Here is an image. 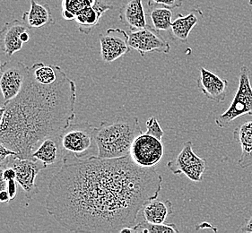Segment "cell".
I'll use <instances>...</instances> for the list:
<instances>
[{
	"instance_id": "9a60e30c",
	"label": "cell",
	"mask_w": 252,
	"mask_h": 233,
	"mask_svg": "<svg viewBox=\"0 0 252 233\" xmlns=\"http://www.w3.org/2000/svg\"><path fill=\"white\" fill-rule=\"evenodd\" d=\"M32 159L41 162L46 168L63 162L60 136L45 138L34 150Z\"/></svg>"
},
{
	"instance_id": "5b68a950",
	"label": "cell",
	"mask_w": 252,
	"mask_h": 233,
	"mask_svg": "<svg viewBox=\"0 0 252 233\" xmlns=\"http://www.w3.org/2000/svg\"><path fill=\"white\" fill-rule=\"evenodd\" d=\"M251 71L246 66H242L240 71V80L237 92L233 101L225 112L216 118V124L220 128H225L240 116H252V86Z\"/></svg>"
},
{
	"instance_id": "603a6c76",
	"label": "cell",
	"mask_w": 252,
	"mask_h": 233,
	"mask_svg": "<svg viewBox=\"0 0 252 233\" xmlns=\"http://www.w3.org/2000/svg\"><path fill=\"white\" fill-rule=\"evenodd\" d=\"M97 2L98 0H62V16L65 20H75L81 11Z\"/></svg>"
},
{
	"instance_id": "484cf974",
	"label": "cell",
	"mask_w": 252,
	"mask_h": 233,
	"mask_svg": "<svg viewBox=\"0 0 252 233\" xmlns=\"http://www.w3.org/2000/svg\"><path fill=\"white\" fill-rule=\"evenodd\" d=\"M182 0H148V5H164L169 8H179L182 5Z\"/></svg>"
},
{
	"instance_id": "1f68e13d",
	"label": "cell",
	"mask_w": 252,
	"mask_h": 233,
	"mask_svg": "<svg viewBox=\"0 0 252 233\" xmlns=\"http://www.w3.org/2000/svg\"><path fill=\"white\" fill-rule=\"evenodd\" d=\"M7 181L4 178V167L0 165V192L6 189Z\"/></svg>"
},
{
	"instance_id": "836d02e7",
	"label": "cell",
	"mask_w": 252,
	"mask_h": 233,
	"mask_svg": "<svg viewBox=\"0 0 252 233\" xmlns=\"http://www.w3.org/2000/svg\"><path fill=\"white\" fill-rule=\"evenodd\" d=\"M5 107H0V125L2 124L4 116H5Z\"/></svg>"
},
{
	"instance_id": "7402d4cb",
	"label": "cell",
	"mask_w": 252,
	"mask_h": 233,
	"mask_svg": "<svg viewBox=\"0 0 252 233\" xmlns=\"http://www.w3.org/2000/svg\"><path fill=\"white\" fill-rule=\"evenodd\" d=\"M149 16L152 26L158 30H169L172 26V9L164 5H156L150 6Z\"/></svg>"
},
{
	"instance_id": "2e32d148",
	"label": "cell",
	"mask_w": 252,
	"mask_h": 233,
	"mask_svg": "<svg viewBox=\"0 0 252 233\" xmlns=\"http://www.w3.org/2000/svg\"><path fill=\"white\" fill-rule=\"evenodd\" d=\"M119 17L129 30H140L147 26L143 0H129L120 9Z\"/></svg>"
},
{
	"instance_id": "e575fe53",
	"label": "cell",
	"mask_w": 252,
	"mask_h": 233,
	"mask_svg": "<svg viewBox=\"0 0 252 233\" xmlns=\"http://www.w3.org/2000/svg\"><path fill=\"white\" fill-rule=\"evenodd\" d=\"M249 3H250V5L252 6V0H250V2H249Z\"/></svg>"
},
{
	"instance_id": "ac0fdd59",
	"label": "cell",
	"mask_w": 252,
	"mask_h": 233,
	"mask_svg": "<svg viewBox=\"0 0 252 233\" xmlns=\"http://www.w3.org/2000/svg\"><path fill=\"white\" fill-rule=\"evenodd\" d=\"M233 138L242 148V154L238 164L242 169H247L252 165V121L242 123L235 128Z\"/></svg>"
},
{
	"instance_id": "cb8c5ba5",
	"label": "cell",
	"mask_w": 252,
	"mask_h": 233,
	"mask_svg": "<svg viewBox=\"0 0 252 233\" xmlns=\"http://www.w3.org/2000/svg\"><path fill=\"white\" fill-rule=\"evenodd\" d=\"M135 233H179L176 225L173 223H152L146 220L135 224Z\"/></svg>"
},
{
	"instance_id": "44dd1931",
	"label": "cell",
	"mask_w": 252,
	"mask_h": 233,
	"mask_svg": "<svg viewBox=\"0 0 252 233\" xmlns=\"http://www.w3.org/2000/svg\"><path fill=\"white\" fill-rule=\"evenodd\" d=\"M61 68V66L39 62L29 67V72L36 82L41 85H51L57 80Z\"/></svg>"
},
{
	"instance_id": "d6a6232c",
	"label": "cell",
	"mask_w": 252,
	"mask_h": 233,
	"mask_svg": "<svg viewBox=\"0 0 252 233\" xmlns=\"http://www.w3.org/2000/svg\"><path fill=\"white\" fill-rule=\"evenodd\" d=\"M21 40H22V41H23L24 43H26V42H28V41H30V34H29L28 30H26V31L22 33Z\"/></svg>"
},
{
	"instance_id": "6da1fadb",
	"label": "cell",
	"mask_w": 252,
	"mask_h": 233,
	"mask_svg": "<svg viewBox=\"0 0 252 233\" xmlns=\"http://www.w3.org/2000/svg\"><path fill=\"white\" fill-rule=\"evenodd\" d=\"M161 183L154 167H140L129 154L65 162L48 184L46 210L69 232L120 233L135 226Z\"/></svg>"
},
{
	"instance_id": "8992f818",
	"label": "cell",
	"mask_w": 252,
	"mask_h": 233,
	"mask_svg": "<svg viewBox=\"0 0 252 233\" xmlns=\"http://www.w3.org/2000/svg\"><path fill=\"white\" fill-rule=\"evenodd\" d=\"M167 168L174 175H185L194 182H200L207 169V160L198 157L193 151V144L188 141L177 157L167 163Z\"/></svg>"
},
{
	"instance_id": "30bf717a",
	"label": "cell",
	"mask_w": 252,
	"mask_h": 233,
	"mask_svg": "<svg viewBox=\"0 0 252 233\" xmlns=\"http://www.w3.org/2000/svg\"><path fill=\"white\" fill-rule=\"evenodd\" d=\"M29 67L19 61H6L0 72V91L4 103L17 96L23 89Z\"/></svg>"
},
{
	"instance_id": "7c38bea8",
	"label": "cell",
	"mask_w": 252,
	"mask_h": 233,
	"mask_svg": "<svg viewBox=\"0 0 252 233\" xmlns=\"http://www.w3.org/2000/svg\"><path fill=\"white\" fill-rule=\"evenodd\" d=\"M197 87L202 93L213 102L221 103L226 98L228 81L204 67L200 68Z\"/></svg>"
},
{
	"instance_id": "4fadbf2b",
	"label": "cell",
	"mask_w": 252,
	"mask_h": 233,
	"mask_svg": "<svg viewBox=\"0 0 252 233\" xmlns=\"http://www.w3.org/2000/svg\"><path fill=\"white\" fill-rule=\"evenodd\" d=\"M28 29L30 28L26 26L24 21L15 19L5 23L0 30V41L5 56L12 57L22 50L24 42L21 40V35Z\"/></svg>"
},
{
	"instance_id": "7a4b0ae2",
	"label": "cell",
	"mask_w": 252,
	"mask_h": 233,
	"mask_svg": "<svg viewBox=\"0 0 252 233\" xmlns=\"http://www.w3.org/2000/svg\"><path fill=\"white\" fill-rule=\"evenodd\" d=\"M76 86L60 69L51 85L36 82L28 72L17 96L5 102L0 125V142L17 153L32 159L36 148L47 137H59L75 118Z\"/></svg>"
},
{
	"instance_id": "d590c367",
	"label": "cell",
	"mask_w": 252,
	"mask_h": 233,
	"mask_svg": "<svg viewBox=\"0 0 252 233\" xmlns=\"http://www.w3.org/2000/svg\"><path fill=\"white\" fill-rule=\"evenodd\" d=\"M1 67H2V65H1V62H0V72H1Z\"/></svg>"
},
{
	"instance_id": "d4e9b609",
	"label": "cell",
	"mask_w": 252,
	"mask_h": 233,
	"mask_svg": "<svg viewBox=\"0 0 252 233\" xmlns=\"http://www.w3.org/2000/svg\"><path fill=\"white\" fill-rule=\"evenodd\" d=\"M146 133L157 137L161 140L164 132L162 130L159 122L157 121L156 116H151L146 123Z\"/></svg>"
},
{
	"instance_id": "ffe728a7",
	"label": "cell",
	"mask_w": 252,
	"mask_h": 233,
	"mask_svg": "<svg viewBox=\"0 0 252 233\" xmlns=\"http://www.w3.org/2000/svg\"><path fill=\"white\" fill-rule=\"evenodd\" d=\"M143 216L146 222L163 223L167 217L173 213L172 204L170 200H152L142 209Z\"/></svg>"
},
{
	"instance_id": "8fae6325",
	"label": "cell",
	"mask_w": 252,
	"mask_h": 233,
	"mask_svg": "<svg viewBox=\"0 0 252 233\" xmlns=\"http://www.w3.org/2000/svg\"><path fill=\"white\" fill-rule=\"evenodd\" d=\"M101 56L105 63H111L130 51L128 34L119 28H110L105 33L99 36Z\"/></svg>"
},
{
	"instance_id": "f1b7e54d",
	"label": "cell",
	"mask_w": 252,
	"mask_h": 233,
	"mask_svg": "<svg viewBox=\"0 0 252 233\" xmlns=\"http://www.w3.org/2000/svg\"><path fill=\"white\" fill-rule=\"evenodd\" d=\"M3 167H4V178L5 180L8 181L11 179H15L16 174H15V170L9 166H3Z\"/></svg>"
},
{
	"instance_id": "3957f363",
	"label": "cell",
	"mask_w": 252,
	"mask_h": 233,
	"mask_svg": "<svg viewBox=\"0 0 252 233\" xmlns=\"http://www.w3.org/2000/svg\"><path fill=\"white\" fill-rule=\"evenodd\" d=\"M142 133L138 118L126 112L101 122L95 127L97 157L115 159L128 155L134 140Z\"/></svg>"
},
{
	"instance_id": "5bb4252c",
	"label": "cell",
	"mask_w": 252,
	"mask_h": 233,
	"mask_svg": "<svg viewBox=\"0 0 252 233\" xmlns=\"http://www.w3.org/2000/svg\"><path fill=\"white\" fill-rule=\"evenodd\" d=\"M112 8L113 6L108 4L106 0H98L95 5L86 7L76 15L75 21L78 29L81 32L88 34L93 28L98 26L103 14Z\"/></svg>"
},
{
	"instance_id": "277c9868",
	"label": "cell",
	"mask_w": 252,
	"mask_h": 233,
	"mask_svg": "<svg viewBox=\"0 0 252 233\" xmlns=\"http://www.w3.org/2000/svg\"><path fill=\"white\" fill-rule=\"evenodd\" d=\"M63 162L86 160L94 155L98 148L95 141V127L88 122L70 124L60 136Z\"/></svg>"
},
{
	"instance_id": "ba28073f",
	"label": "cell",
	"mask_w": 252,
	"mask_h": 233,
	"mask_svg": "<svg viewBox=\"0 0 252 233\" xmlns=\"http://www.w3.org/2000/svg\"><path fill=\"white\" fill-rule=\"evenodd\" d=\"M163 145L160 139L147 133H142L132 144L129 155L137 165L155 167L163 156Z\"/></svg>"
},
{
	"instance_id": "d6986e66",
	"label": "cell",
	"mask_w": 252,
	"mask_h": 233,
	"mask_svg": "<svg viewBox=\"0 0 252 233\" xmlns=\"http://www.w3.org/2000/svg\"><path fill=\"white\" fill-rule=\"evenodd\" d=\"M30 9L23 14V21L30 29L41 28L54 23L51 7L48 4H40L30 0Z\"/></svg>"
},
{
	"instance_id": "9c48e42d",
	"label": "cell",
	"mask_w": 252,
	"mask_h": 233,
	"mask_svg": "<svg viewBox=\"0 0 252 233\" xmlns=\"http://www.w3.org/2000/svg\"><path fill=\"white\" fill-rule=\"evenodd\" d=\"M127 34L130 49L139 52L142 57L150 52L169 54L171 51L169 42L153 26L147 25L140 30H129Z\"/></svg>"
},
{
	"instance_id": "4dcf8cb0",
	"label": "cell",
	"mask_w": 252,
	"mask_h": 233,
	"mask_svg": "<svg viewBox=\"0 0 252 233\" xmlns=\"http://www.w3.org/2000/svg\"><path fill=\"white\" fill-rule=\"evenodd\" d=\"M11 199L9 197V194L7 192V190H2L0 192V204H8L10 202Z\"/></svg>"
},
{
	"instance_id": "f546056e",
	"label": "cell",
	"mask_w": 252,
	"mask_h": 233,
	"mask_svg": "<svg viewBox=\"0 0 252 233\" xmlns=\"http://www.w3.org/2000/svg\"><path fill=\"white\" fill-rule=\"evenodd\" d=\"M240 231L242 233H252V215L242 224Z\"/></svg>"
},
{
	"instance_id": "83f0119b",
	"label": "cell",
	"mask_w": 252,
	"mask_h": 233,
	"mask_svg": "<svg viewBox=\"0 0 252 233\" xmlns=\"http://www.w3.org/2000/svg\"><path fill=\"white\" fill-rule=\"evenodd\" d=\"M17 184L15 179H11L7 181L6 184V190L9 194V197H10L11 201L14 200L16 198V195H17Z\"/></svg>"
},
{
	"instance_id": "8d00e7d4",
	"label": "cell",
	"mask_w": 252,
	"mask_h": 233,
	"mask_svg": "<svg viewBox=\"0 0 252 233\" xmlns=\"http://www.w3.org/2000/svg\"></svg>"
},
{
	"instance_id": "4316f807",
	"label": "cell",
	"mask_w": 252,
	"mask_h": 233,
	"mask_svg": "<svg viewBox=\"0 0 252 233\" xmlns=\"http://www.w3.org/2000/svg\"><path fill=\"white\" fill-rule=\"evenodd\" d=\"M9 156L17 157V153L5 146L3 143L0 142V165L4 163Z\"/></svg>"
},
{
	"instance_id": "52a82bcc",
	"label": "cell",
	"mask_w": 252,
	"mask_h": 233,
	"mask_svg": "<svg viewBox=\"0 0 252 233\" xmlns=\"http://www.w3.org/2000/svg\"><path fill=\"white\" fill-rule=\"evenodd\" d=\"M1 165L9 166L15 170V180L19 184L26 194V198L32 199L39 193L36 184V177L45 166L33 159H20L15 156H9Z\"/></svg>"
},
{
	"instance_id": "e0dca14e",
	"label": "cell",
	"mask_w": 252,
	"mask_h": 233,
	"mask_svg": "<svg viewBox=\"0 0 252 233\" xmlns=\"http://www.w3.org/2000/svg\"><path fill=\"white\" fill-rule=\"evenodd\" d=\"M199 17H203V13L199 8L192 9L187 15H177L176 19L172 22L169 30L172 40L187 43L189 35L192 29L197 26Z\"/></svg>"
}]
</instances>
